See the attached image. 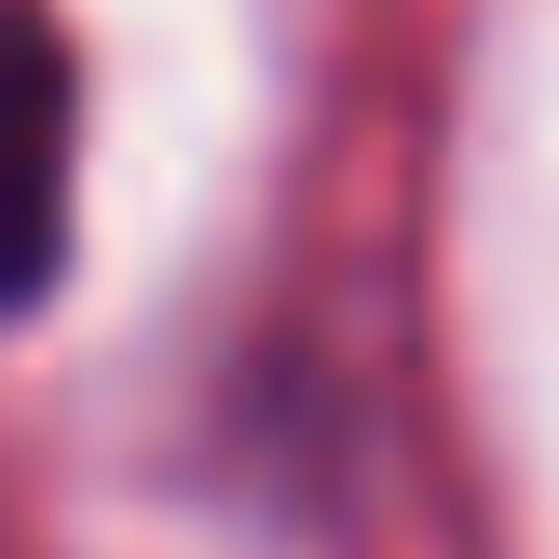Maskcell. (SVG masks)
<instances>
[{
    "label": "cell",
    "mask_w": 559,
    "mask_h": 559,
    "mask_svg": "<svg viewBox=\"0 0 559 559\" xmlns=\"http://www.w3.org/2000/svg\"><path fill=\"white\" fill-rule=\"evenodd\" d=\"M69 136H82L69 41L41 0H0V314H27L69 260Z\"/></svg>",
    "instance_id": "obj_1"
}]
</instances>
